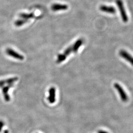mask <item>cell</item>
Here are the masks:
<instances>
[{"mask_svg":"<svg viewBox=\"0 0 133 133\" xmlns=\"http://www.w3.org/2000/svg\"><path fill=\"white\" fill-rule=\"evenodd\" d=\"M116 4L117 5L119 9L120 13L121 14V16L124 22H127L128 21V17L127 15L122 0H116Z\"/></svg>","mask_w":133,"mask_h":133,"instance_id":"6da1fadb","label":"cell"},{"mask_svg":"<svg viewBox=\"0 0 133 133\" xmlns=\"http://www.w3.org/2000/svg\"><path fill=\"white\" fill-rule=\"evenodd\" d=\"M114 88L118 91L121 100L123 102H127L128 100V97L126 93L124 90L123 88L117 83H114Z\"/></svg>","mask_w":133,"mask_h":133,"instance_id":"7a4b0ae2","label":"cell"},{"mask_svg":"<svg viewBox=\"0 0 133 133\" xmlns=\"http://www.w3.org/2000/svg\"><path fill=\"white\" fill-rule=\"evenodd\" d=\"M6 53L10 56L14 57V58L19 60H23L24 59V58L23 56L21 55L18 53L16 52V51H15L11 48H7L6 49Z\"/></svg>","mask_w":133,"mask_h":133,"instance_id":"3957f363","label":"cell"},{"mask_svg":"<svg viewBox=\"0 0 133 133\" xmlns=\"http://www.w3.org/2000/svg\"><path fill=\"white\" fill-rule=\"evenodd\" d=\"M119 55L125 59L126 61L129 62L133 66V57L129 53L124 50H120L119 52Z\"/></svg>","mask_w":133,"mask_h":133,"instance_id":"277c9868","label":"cell"},{"mask_svg":"<svg viewBox=\"0 0 133 133\" xmlns=\"http://www.w3.org/2000/svg\"><path fill=\"white\" fill-rule=\"evenodd\" d=\"M100 10L103 11L107 13H109L111 14H114L116 12V10L114 6H107L105 5H102L99 8Z\"/></svg>","mask_w":133,"mask_h":133,"instance_id":"5b68a950","label":"cell"},{"mask_svg":"<svg viewBox=\"0 0 133 133\" xmlns=\"http://www.w3.org/2000/svg\"><path fill=\"white\" fill-rule=\"evenodd\" d=\"M56 89L54 87H51L49 90V97L48 100L50 104L54 103L55 102Z\"/></svg>","mask_w":133,"mask_h":133,"instance_id":"8992f818","label":"cell"},{"mask_svg":"<svg viewBox=\"0 0 133 133\" xmlns=\"http://www.w3.org/2000/svg\"><path fill=\"white\" fill-rule=\"evenodd\" d=\"M12 86H13V84H8V85L5 86L3 88L2 90H3V95H4L5 100L7 102L10 101V96L8 94V92L10 88L12 87Z\"/></svg>","mask_w":133,"mask_h":133,"instance_id":"52a82bcc","label":"cell"},{"mask_svg":"<svg viewBox=\"0 0 133 133\" xmlns=\"http://www.w3.org/2000/svg\"><path fill=\"white\" fill-rule=\"evenodd\" d=\"M51 8L53 11H59V10H66L68 9V6L66 5L54 4L51 5Z\"/></svg>","mask_w":133,"mask_h":133,"instance_id":"ba28073f","label":"cell"},{"mask_svg":"<svg viewBox=\"0 0 133 133\" xmlns=\"http://www.w3.org/2000/svg\"><path fill=\"white\" fill-rule=\"evenodd\" d=\"M83 43V39L82 38H79L77 40L76 43L72 46V52L74 53H76L77 52L79 48H80L81 45Z\"/></svg>","mask_w":133,"mask_h":133,"instance_id":"9c48e42d","label":"cell"},{"mask_svg":"<svg viewBox=\"0 0 133 133\" xmlns=\"http://www.w3.org/2000/svg\"><path fill=\"white\" fill-rule=\"evenodd\" d=\"M18 79V78L17 77H15L5 79V80L1 81H0V87L4 85L5 84H13L14 82L16 81Z\"/></svg>","mask_w":133,"mask_h":133,"instance_id":"30bf717a","label":"cell"},{"mask_svg":"<svg viewBox=\"0 0 133 133\" xmlns=\"http://www.w3.org/2000/svg\"><path fill=\"white\" fill-rule=\"evenodd\" d=\"M19 16L22 18V19H27L28 20L29 19L33 18L34 17V14L33 13H31V14H25V13H22L19 14Z\"/></svg>","mask_w":133,"mask_h":133,"instance_id":"8fae6325","label":"cell"},{"mask_svg":"<svg viewBox=\"0 0 133 133\" xmlns=\"http://www.w3.org/2000/svg\"><path fill=\"white\" fill-rule=\"evenodd\" d=\"M28 21V20H27V19H21L18 20L15 22V25L17 27H19L26 23Z\"/></svg>","mask_w":133,"mask_h":133,"instance_id":"7c38bea8","label":"cell"},{"mask_svg":"<svg viewBox=\"0 0 133 133\" xmlns=\"http://www.w3.org/2000/svg\"><path fill=\"white\" fill-rule=\"evenodd\" d=\"M66 56L64 55L63 53V54H60L59 55H58V59H57V61L56 62L57 63H61L62 62H63L64 60H66Z\"/></svg>","mask_w":133,"mask_h":133,"instance_id":"4fadbf2b","label":"cell"},{"mask_svg":"<svg viewBox=\"0 0 133 133\" xmlns=\"http://www.w3.org/2000/svg\"><path fill=\"white\" fill-rule=\"evenodd\" d=\"M71 52H72V46H71L66 48L63 54L64 55H65L67 57L68 56H69L71 54Z\"/></svg>","mask_w":133,"mask_h":133,"instance_id":"5bb4252c","label":"cell"},{"mask_svg":"<svg viewBox=\"0 0 133 133\" xmlns=\"http://www.w3.org/2000/svg\"><path fill=\"white\" fill-rule=\"evenodd\" d=\"M98 133H108V132L105 131H104V130H99L98 131Z\"/></svg>","mask_w":133,"mask_h":133,"instance_id":"9a60e30c","label":"cell"}]
</instances>
